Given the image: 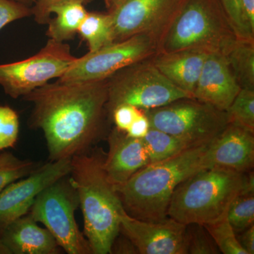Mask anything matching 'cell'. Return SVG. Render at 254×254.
<instances>
[{
    "instance_id": "8d00e7d4",
    "label": "cell",
    "mask_w": 254,
    "mask_h": 254,
    "mask_svg": "<svg viewBox=\"0 0 254 254\" xmlns=\"http://www.w3.org/2000/svg\"><path fill=\"white\" fill-rule=\"evenodd\" d=\"M128 1V0H104V2L108 12L112 13Z\"/></svg>"
},
{
    "instance_id": "d590c367",
    "label": "cell",
    "mask_w": 254,
    "mask_h": 254,
    "mask_svg": "<svg viewBox=\"0 0 254 254\" xmlns=\"http://www.w3.org/2000/svg\"><path fill=\"white\" fill-rule=\"evenodd\" d=\"M237 235V240L242 248L248 254H254V225H252L245 231L241 232Z\"/></svg>"
},
{
    "instance_id": "836d02e7",
    "label": "cell",
    "mask_w": 254,
    "mask_h": 254,
    "mask_svg": "<svg viewBox=\"0 0 254 254\" xmlns=\"http://www.w3.org/2000/svg\"><path fill=\"white\" fill-rule=\"evenodd\" d=\"M150 128L149 120L145 115L144 111L142 110L141 113L135 119L125 133L127 136L132 138H143L149 131Z\"/></svg>"
},
{
    "instance_id": "9c48e42d",
    "label": "cell",
    "mask_w": 254,
    "mask_h": 254,
    "mask_svg": "<svg viewBox=\"0 0 254 254\" xmlns=\"http://www.w3.org/2000/svg\"><path fill=\"white\" fill-rule=\"evenodd\" d=\"M76 58L68 44L49 39L31 58L0 64V86L11 98H22L50 80L61 77Z\"/></svg>"
},
{
    "instance_id": "603a6c76",
    "label": "cell",
    "mask_w": 254,
    "mask_h": 254,
    "mask_svg": "<svg viewBox=\"0 0 254 254\" xmlns=\"http://www.w3.org/2000/svg\"><path fill=\"white\" fill-rule=\"evenodd\" d=\"M226 113L229 123L254 133V91L241 88Z\"/></svg>"
},
{
    "instance_id": "44dd1931",
    "label": "cell",
    "mask_w": 254,
    "mask_h": 254,
    "mask_svg": "<svg viewBox=\"0 0 254 254\" xmlns=\"http://www.w3.org/2000/svg\"><path fill=\"white\" fill-rule=\"evenodd\" d=\"M78 34L86 42L89 52H95L113 43L111 15L108 12L88 11L78 28Z\"/></svg>"
},
{
    "instance_id": "e575fe53",
    "label": "cell",
    "mask_w": 254,
    "mask_h": 254,
    "mask_svg": "<svg viewBox=\"0 0 254 254\" xmlns=\"http://www.w3.org/2000/svg\"><path fill=\"white\" fill-rule=\"evenodd\" d=\"M111 254H138V252L129 239L124 235L122 238L118 235L112 246Z\"/></svg>"
},
{
    "instance_id": "ac0fdd59",
    "label": "cell",
    "mask_w": 254,
    "mask_h": 254,
    "mask_svg": "<svg viewBox=\"0 0 254 254\" xmlns=\"http://www.w3.org/2000/svg\"><path fill=\"white\" fill-rule=\"evenodd\" d=\"M208 53L199 50L159 53L152 58L159 71L174 85L193 95Z\"/></svg>"
},
{
    "instance_id": "1f68e13d",
    "label": "cell",
    "mask_w": 254,
    "mask_h": 254,
    "mask_svg": "<svg viewBox=\"0 0 254 254\" xmlns=\"http://www.w3.org/2000/svg\"><path fill=\"white\" fill-rule=\"evenodd\" d=\"M142 110L129 105L117 107L110 114V120L120 131L126 132L135 119L141 113Z\"/></svg>"
},
{
    "instance_id": "7c38bea8",
    "label": "cell",
    "mask_w": 254,
    "mask_h": 254,
    "mask_svg": "<svg viewBox=\"0 0 254 254\" xmlns=\"http://www.w3.org/2000/svg\"><path fill=\"white\" fill-rule=\"evenodd\" d=\"M71 158L49 161L28 176L10 184L0 193V233L10 223L26 215L45 189L71 172Z\"/></svg>"
},
{
    "instance_id": "7402d4cb",
    "label": "cell",
    "mask_w": 254,
    "mask_h": 254,
    "mask_svg": "<svg viewBox=\"0 0 254 254\" xmlns=\"http://www.w3.org/2000/svg\"><path fill=\"white\" fill-rule=\"evenodd\" d=\"M143 140L149 156L150 163L172 158L193 147L176 136L152 127Z\"/></svg>"
},
{
    "instance_id": "7a4b0ae2",
    "label": "cell",
    "mask_w": 254,
    "mask_h": 254,
    "mask_svg": "<svg viewBox=\"0 0 254 254\" xmlns=\"http://www.w3.org/2000/svg\"><path fill=\"white\" fill-rule=\"evenodd\" d=\"M210 143L191 147L172 158L150 163L125 183L115 185L125 212L145 221L166 218L176 187L202 169L211 167L208 158Z\"/></svg>"
},
{
    "instance_id": "74e56055",
    "label": "cell",
    "mask_w": 254,
    "mask_h": 254,
    "mask_svg": "<svg viewBox=\"0 0 254 254\" xmlns=\"http://www.w3.org/2000/svg\"><path fill=\"white\" fill-rule=\"evenodd\" d=\"M0 254H11L1 240H0Z\"/></svg>"
},
{
    "instance_id": "5bb4252c",
    "label": "cell",
    "mask_w": 254,
    "mask_h": 254,
    "mask_svg": "<svg viewBox=\"0 0 254 254\" xmlns=\"http://www.w3.org/2000/svg\"><path fill=\"white\" fill-rule=\"evenodd\" d=\"M109 150L103 169L112 185H121L138 170L149 165L150 159L143 138H132L116 127L108 135Z\"/></svg>"
},
{
    "instance_id": "4316f807",
    "label": "cell",
    "mask_w": 254,
    "mask_h": 254,
    "mask_svg": "<svg viewBox=\"0 0 254 254\" xmlns=\"http://www.w3.org/2000/svg\"><path fill=\"white\" fill-rule=\"evenodd\" d=\"M186 240L188 254L220 253L216 244L203 225L195 223L187 225Z\"/></svg>"
},
{
    "instance_id": "f546056e",
    "label": "cell",
    "mask_w": 254,
    "mask_h": 254,
    "mask_svg": "<svg viewBox=\"0 0 254 254\" xmlns=\"http://www.w3.org/2000/svg\"><path fill=\"white\" fill-rule=\"evenodd\" d=\"M93 0H36L32 6V16L38 24H48L51 18V10L55 6L69 2L81 3L83 5L90 4Z\"/></svg>"
},
{
    "instance_id": "3957f363",
    "label": "cell",
    "mask_w": 254,
    "mask_h": 254,
    "mask_svg": "<svg viewBox=\"0 0 254 254\" xmlns=\"http://www.w3.org/2000/svg\"><path fill=\"white\" fill-rule=\"evenodd\" d=\"M105 155L92 150L71 158L69 179L77 192L83 217V235L92 254H111L120 233L121 200L103 169Z\"/></svg>"
},
{
    "instance_id": "9a60e30c",
    "label": "cell",
    "mask_w": 254,
    "mask_h": 254,
    "mask_svg": "<svg viewBox=\"0 0 254 254\" xmlns=\"http://www.w3.org/2000/svg\"><path fill=\"white\" fill-rule=\"evenodd\" d=\"M240 90L225 55L208 54L193 92V98L226 112Z\"/></svg>"
},
{
    "instance_id": "6da1fadb",
    "label": "cell",
    "mask_w": 254,
    "mask_h": 254,
    "mask_svg": "<svg viewBox=\"0 0 254 254\" xmlns=\"http://www.w3.org/2000/svg\"><path fill=\"white\" fill-rule=\"evenodd\" d=\"M33 109L28 125L44 133L50 161L86 153L110 120L108 81L48 83L22 97Z\"/></svg>"
},
{
    "instance_id": "ba28073f",
    "label": "cell",
    "mask_w": 254,
    "mask_h": 254,
    "mask_svg": "<svg viewBox=\"0 0 254 254\" xmlns=\"http://www.w3.org/2000/svg\"><path fill=\"white\" fill-rule=\"evenodd\" d=\"M78 206L77 192L68 175L45 189L37 196L28 213L37 222L45 225L66 253L92 254L89 243L75 218Z\"/></svg>"
},
{
    "instance_id": "d6a6232c",
    "label": "cell",
    "mask_w": 254,
    "mask_h": 254,
    "mask_svg": "<svg viewBox=\"0 0 254 254\" xmlns=\"http://www.w3.org/2000/svg\"><path fill=\"white\" fill-rule=\"evenodd\" d=\"M240 4L247 36L254 41V0H240Z\"/></svg>"
},
{
    "instance_id": "83f0119b",
    "label": "cell",
    "mask_w": 254,
    "mask_h": 254,
    "mask_svg": "<svg viewBox=\"0 0 254 254\" xmlns=\"http://www.w3.org/2000/svg\"><path fill=\"white\" fill-rule=\"evenodd\" d=\"M19 134V118L14 109L0 105V150L13 148Z\"/></svg>"
},
{
    "instance_id": "e0dca14e",
    "label": "cell",
    "mask_w": 254,
    "mask_h": 254,
    "mask_svg": "<svg viewBox=\"0 0 254 254\" xmlns=\"http://www.w3.org/2000/svg\"><path fill=\"white\" fill-rule=\"evenodd\" d=\"M0 240L11 254H59L63 250L52 234L40 227L29 213L5 227Z\"/></svg>"
},
{
    "instance_id": "484cf974",
    "label": "cell",
    "mask_w": 254,
    "mask_h": 254,
    "mask_svg": "<svg viewBox=\"0 0 254 254\" xmlns=\"http://www.w3.org/2000/svg\"><path fill=\"white\" fill-rule=\"evenodd\" d=\"M227 216L237 235L254 225V193H239L229 207Z\"/></svg>"
},
{
    "instance_id": "ffe728a7",
    "label": "cell",
    "mask_w": 254,
    "mask_h": 254,
    "mask_svg": "<svg viewBox=\"0 0 254 254\" xmlns=\"http://www.w3.org/2000/svg\"><path fill=\"white\" fill-rule=\"evenodd\" d=\"M225 57L240 88L254 91V41L237 40Z\"/></svg>"
},
{
    "instance_id": "8fae6325",
    "label": "cell",
    "mask_w": 254,
    "mask_h": 254,
    "mask_svg": "<svg viewBox=\"0 0 254 254\" xmlns=\"http://www.w3.org/2000/svg\"><path fill=\"white\" fill-rule=\"evenodd\" d=\"M186 0H128L109 13L113 43L145 35L160 46Z\"/></svg>"
},
{
    "instance_id": "cb8c5ba5",
    "label": "cell",
    "mask_w": 254,
    "mask_h": 254,
    "mask_svg": "<svg viewBox=\"0 0 254 254\" xmlns=\"http://www.w3.org/2000/svg\"><path fill=\"white\" fill-rule=\"evenodd\" d=\"M38 165L30 160H23L11 152L0 154V193L10 184L28 176Z\"/></svg>"
},
{
    "instance_id": "277c9868",
    "label": "cell",
    "mask_w": 254,
    "mask_h": 254,
    "mask_svg": "<svg viewBox=\"0 0 254 254\" xmlns=\"http://www.w3.org/2000/svg\"><path fill=\"white\" fill-rule=\"evenodd\" d=\"M244 174L218 166L202 169L174 190L168 217L185 225L217 221L240 193Z\"/></svg>"
},
{
    "instance_id": "d4e9b609",
    "label": "cell",
    "mask_w": 254,
    "mask_h": 254,
    "mask_svg": "<svg viewBox=\"0 0 254 254\" xmlns=\"http://www.w3.org/2000/svg\"><path fill=\"white\" fill-rule=\"evenodd\" d=\"M217 221L203 225L216 244L218 250L224 254H248L237 240V234L232 228L227 216Z\"/></svg>"
},
{
    "instance_id": "2e32d148",
    "label": "cell",
    "mask_w": 254,
    "mask_h": 254,
    "mask_svg": "<svg viewBox=\"0 0 254 254\" xmlns=\"http://www.w3.org/2000/svg\"><path fill=\"white\" fill-rule=\"evenodd\" d=\"M254 133L243 127L229 123L208 147L212 166L221 167L246 173L254 165Z\"/></svg>"
},
{
    "instance_id": "30bf717a",
    "label": "cell",
    "mask_w": 254,
    "mask_h": 254,
    "mask_svg": "<svg viewBox=\"0 0 254 254\" xmlns=\"http://www.w3.org/2000/svg\"><path fill=\"white\" fill-rule=\"evenodd\" d=\"M158 53L156 41L145 35H136L76 58L58 81L68 83L107 79L119 70Z\"/></svg>"
},
{
    "instance_id": "8992f818",
    "label": "cell",
    "mask_w": 254,
    "mask_h": 254,
    "mask_svg": "<svg viewBox=\"0 0 254 254\" xmlns=\"http://www.w3.org/2000/svg\"><path fill=\"white\" fill-rule=\"evenodd\" d=\"M107 81L106 106L110 118L113 110L122 105L147 110L182 98H193L169 81L155 66L152 58L119 70Z\"/></svg>"
},
{
    "instance_id": "f1b7e54d",
    "label": "cell",
    "mask_w": 254,
    "mask_h": 254,
    "mask_svg": "<svg viewBox=\"0 0 254 254\" xmlns=\"http://www.w3.org/2000/svg\"><path fill=\"white\" fill-rule=\"evenodd\" d=\"M32 15L31 6L14 0H0V31L10 23Z\"/></svg>"
},
{
    "instance_id": "d6986e66",
    "label": "cell",
    "mask_w": 254,
    "mask_h": 254,
    "mask_svg": "<svg viewBox=\"0 0 254 254\" xmlns=\"http://www.w3.org/2000/svg\"><path fill=\"white\" fill-rule=\"evenodd\" d=\"M53 13L56 17L50 18L46 35L50 39L64 43L74 38L88 11L81 3L69 2L55 6Z\"/></svg>"
},
{
    "instance_id": "4dcf8cb0",
    "label": "cell",
    "mask_w": 254,
    "mask_h": 254,
    "mask_svg": "<svg viewBox=\"0 0 254 254\" xmlns=\"http://www.w3.org/2000/svg\"><path fill=\"white\" fill-rule=\"evenodd\" d=\"M232 28L236 33L237 38L245 41L251 40L247 36L241 11L240 0H220Z\"/></svg>"
},
{
    "instance_id": "f35d334b",
    "label": "cell",
    "mask_w": 254,
    "mask_h": 254,
    "mask_svg": "<svg viewBox=\"0 0 254 254\" xmlns=\"http://www.w3.org/2000/svg\"><path fill=\"white\" fill-rule=\"evenodd\" d=\"M14 1H18V2L22 3L27 5L28 6H33V4L36 2V0H14Z\"/></svg>"
},
{
    "instance_id": "4fadbf2b",
    "label": "cell",
    "mask_w": 254,
    "mask_h": 254,
    "mask_svg": "<svg viewBox=\"0 0 254 254\" xmlns=\"http://www.w3.org/2000/svg\"><path fill=\"white\" fill-rule=\"evenodd\" d=\"M120 232L131 241L140 254H187V225L167 217L150 222L130 216L123 209Z\"/></svg>"
},
{
    "instance_id": "5b68a950",
    "label": "cell",
    "mask_w": 254,
    "mask_h": 254,
    "mask_svg": "<svg viewBox=\"0 0 254 254\" xmlns=\"http://www.w3.org/2000/svg\"><path fill=\"white\" fill-rule=\"evenodd\" d=\"M237 40L220 0H186L158 53L199 50L226 55Z\"/></svg>"
},
{
    "instance_id": "52a82bcc",
    "label": "cell",
    "mask_w": 254,
    "mask_h": 254,
    "mask_svg": "<svg viewBox=\"0 0 254 254\" xmlns=\"http://www.w3.org/2000/svg\"><path fill=\"white\" fill-rule=\"evenodd\" d=\"M143 111L150 127L176 136L191 146L210 143L229 124L226 112L194 98H182Z\"/></svg>"
}]
</instances>
